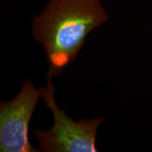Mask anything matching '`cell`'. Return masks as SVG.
I'll list each match as a JSON object with an SVG mask.
<instances>
[{
  "instance_id": "6da1fadb",
  "label": "cell",
  "mask_w": 152,
  "mask_h": 152,
  "mask_svg": "<svg viewBox=\"0 0 152 152\" xmlns=\"http://www.w3.org/2000/svg\"><path fill=\"white\" fill-rule=\"evenodd\" d=\"M107 20L100 0H49L31 28L46 55L48 75H61L79 54L89 33Z\"/></svg>"
},
{
  "instance_id": "7a4b0ae2",
  "label": "cell",
  "mask_w": 152,
  "mask_h": 152,
  "mask_svg": "<svg viewBox=\"0 0 152 152\" xmlns=\"http://www.w3.org/2000/svg\"><path fill=\"white\" fill-rule=\"evenodd\" d=\"M53 76L48 75L47 85L40 88L41 98L53 117V124L47 131H35L39 151L96 152V138L102 118L75 121L60 109L55 98Z\"/></svg>"
},
{
  "instance_id": "3957f363",
  "label": "cell",
  "mask_w": 152,
  "mask_h": 152,
  "mask_svg": "<svg viewBox=\"0 0 152 152\" xmlns=\"http://www.w3.org/2000/svg\"><path fill=\"white\" fill-rule=\"evenodd\" d=\"M40 97V89L28 80L11 101L1 102L0 151H39L29 140V124Z\"/></svg>"
}]
</instances>
